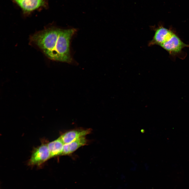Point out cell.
I'll return each mask as SVG.
<instances>
[{"label": "cell", "mask_w": 189, "mask_h": 189, "mask_svg": "<svg viewBox=\"0 0 189 189\" xmlns=\"http://www.w3.org/2000/svg\"><path fill=\"white\" fill-rule=\"evenodd\" d=\"M76 31L74 28H52L34 34L31 39L49 59L70 63L72 59L70 52V41Z\"/></svg>", "instance_id": "cell-1"}, {"label": "cell", "mask_w": 189, "mask_h": 189, "mask_svg": "<svg viewBox=\"0 0 189 189\" xmlns=\"http://www.w3.org/2000/svg\"><path fill=\"white\" fill-rule=\"evenodd\" d=\"M51 158L47 144L43 143L34 149L28 164L30 166H40Z\"/></svg>", "instance_id": "cell-2"}, {"label": "cell", "mask_w": 189, "mask_h": 189, "mask_svg": "<svg viewBox=\"0 0 189 189\" xmlns=\"http://www.w3.org/2000/svg\"><path fill=\"white\" fill-rule=\"evenodd\" d=\"M160 46L170 54H174L180 52L183 48L189 45L183 43L175 34Z\"/></svg>", "instance_id": "cell-3"}, {"label": "cell", "mask_w": 189, "mask_h": 189, "mask_svg": "<svg viewBox=\"0 0 189 189\" xmlns=\"http://www.w3.org/2000/svg\"><path fill=\"white\" fill-rule=\"evenodd\" d=\"M174 33L171 30L160 27L156 29L152 39L148 44L149 46L155 45L160 46L170 38Z\"/></svg>", "instance_id": "cell-4"}, {"label": "cell", "mask_w": 189, "mask_h": 189, "mask_svg": "<svg viewBox=\"0 0 189 189\" xmlns=\"http://www.w3.org/2000/svg\"><path fill=\"white\" fill-rule=\"evenodd\" d=\"M92 131L91 129H78L66 132L60 137L64 144H68L81 137L90 134Z\"/></svg>", "instance_id": "cell-5"}, {"label": "cell", "mask_w": 189, "mask_h": 189, "mask_svg": "<svg viewBox=\"0 0 189 189\" xmlns=\"http://www.w3.org/2000/svg\"><path fill=\"white\" fill-rule=\"evenodd\" d=\"M17 5L23 13L28 14L33 11L46 6L45 0H24Z\"/></svg>", "instance_id": "cell-6"}, {"label": "cell", "mask_w": 189, "mask_h": 189, "mask_svg": "<svg viewBox=\"0 0 189 189\" xmlns=\"http://www.w3.org/2000/svg\"><path fill=\"white\" fill-rule=\"evenodd\" d=\"M87 143V140L85 136H83L69 143L64 144L62 155L71 154L80 147L86 145Z\"/></svg>", "instance_id": "cell-7"}, {"label": "cell", "mask_w": 189, "mask_h": 189, "mask_svg": "<svg viewBox=\"0 0 189 189\" xmlns=\"http://www.w3.org/2000/svg\"><path fill=\"white\" fill-rule=\"evenodd\" d=\"M64 144L60 137L47 144L51 158L62 155Z\"/></svg>", "instance_id": "cell-8"}, {"label": "cell", "mask_w": 189, "mask_h": 189, "mask_svg": "<svg viewBox=\"0 0 189 189\" xmlns=\"http://www.w3.org/2000/svg\"><path fill=\"white\" fill-rule=\"evenodd\" d=\"M24 0H13V1L17 4Z\"/></svg>", "instance_id": "cell-9"}]
</instances>
